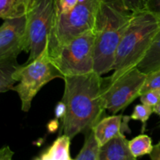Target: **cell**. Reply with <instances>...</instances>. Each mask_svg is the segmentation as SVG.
I'll return each instance as SVG.
<instances>
[{"instance_id": "cell-15", "label": "cell", "mask_w": 160, "mask_h": 160, "mask_svg": "<svg viewBox=\"0 0 160 160\" xmlns=\"http://www.w3.org/2000/svg\"><path fill=\"white\" fill-rule=\"evenodd\" d=\"M70 138L67 135L62 134L54 141L52 145L45 152L50 160H69L70 159Z\"/></svg>"}, {"instance_id": "cell-5", "label": "cell", "mask_w": 160, "mask_h": 160, "mask_svg": "<svg viewBox=\"0 0 160 160\" xmlns=\"http://www.w3.org/2000/svg\"><path fill=\"white\" fill-rule=\"evenodd\" d=\"M56 78L63 80L64 76L50 56L48 42L38 57L21 65L19 70V81L12 91L18 95L21 102L22 110L28 112L33 99L39 91Z\"/></svg>"}, {"instance_id": "cell-16", "label": "cell", "mask_w": 160, "mask_h": 160, "mask_svg": "<svg viewBox=\"0 0 160 160\" xmlns=\"http://www.w3.org/2000/svg\"><path fill=\"white\" fill-rule=\"evenodd\" d=\"M85 135L84 145L77 156L76 160H99L100 145L93 131L92 130Z\"/></svg>"}, {"instance_id": "cell-1", "label": "cell", "mask_w": 160, "mask_h": 160, "mask_svg": "<svg viewBox=\"0 0 160 160\" xmlns=\"http://www.w3.org/2000/svg\"><path fill=\"white\" fill-rule=\"evenodd\" d=\"M62 101L67 113L62 119L61 131L70 138L87 134L101 120L106 109L102 97L103 78L95 71L66 76Z\"/></svg>"}, {"instance_id": "cell-25", "label": "cell", "mask_w": 160, "mask_h": 160, "mask_svg": "<svg viewBox=\"0 0 160 160\" xmlns=\"http://www.w3.org/2000/svg\"><path fill=\"white\" fill-rule=\"evenodd\" d=\"M14 152L10 149L8 145L2 147L0 151V160H13L12 156H13Z\"/></svg>"}, {"instance_id": "cell-12", "label": "cell", "mask_w": 160, "mask_h": 160, "mask_svg": "<svg viewBox=\"0 0 160 160\" xmlns=\"http://www.w3.org/2000/svg\"><path fill=\"white\" fill-rule=\"evenodd\" d=\"M42 0H0V17L6 19L25 17Z\"/></svg>"}, {"instance_id": "cell-14", "label": "cell", "mask_w": 160, "mask_h": 160, "mask_svg": "<svg viewBox=\"0 0 160 160\" xmlns=\"http://www.w3.org/2000/svg\"><path fill=\"white\" fill-rule=\"evenodd\" d=\"M137 67L145 74L160 68V31Z\"/></svg>"}, {"instance_id": "cell-4", "label": "cell", "mask_w": 160, "mask_h": 160, "mask_svg": "<svg viewBox=\"0 0 160 160\" xmlns=\"http://www.w3.org/2000/svg\"><path fill=\"white\" fill-rule=\"evenodd\" d=\"M100 2L101 0H84L67 12H59L56 6L48 38L50 55L77 36L93 29Z\"/></svg>"}, {"instance_id": "cell-21", "label": "cell", "mask_w": 160, "mask_h": 160, "mask_svg": "<svg viewBox=\"0 0 160 160\" xmlns=\"http://www.w3.org/2000/svg\"><path fill=\"white\" fill-rule=\"evenodd\" d=\"M125 6L132 12L145 10L148 0H120Z\"/></svg>"}, {"instance_id": "cell-9", "label": "cell", "mask_w": 160, "mask_h": 160, "mask_svg": "<svg viewBox=\"0 0 160 160\" xmlns=\"http://www.w3.org/2000/svg\"><path fill=\"white\" fill-rule=\"evenodd\" d=\"M27 50V16L4 20L0 28V60L17 59Z\"/></svg>"}, {"instance_id": "cell-28", "label": "cell", "mask_w": 160, "mask_h": 160, "mask_svg": "<svg viewBox=\"0 0 160 160\" xmlns=\"http://www.w3.org/2000/svg\"><path fill=\"white\" fill-rule=\"evenodd\" d=\"M34 160H50L49 158H48V156H47L46 153L45 152H43L42 155H41L40 157H38L36 158Z\"/></svg>"}, {"instance_id": "cell-3", "label": "cell", "mask_w": 160, "mask_h": 160, "mask_svg": "<svg viewBox=\"0 0 160 160\" xmlns=\"http://www.w3.org/2000/svg\"><path fill=\"white\" fill-rule=\"evenodd\" d=\"M160 31V16L150 11L134 12L116 52L110 81L137 67Z\"/></svg>"}, {"instance_id": "cell-20", "label": "cell", "mask_w": 160, "mask_h": 160, "mask_svg": "<svg viewBox=\"0 0 160 160\" xmlns=\"http://www.w3.org/2000/svg\"><path fill=\"white\" fill-rule=\"evenodd\" d=\"M142 104L154 108L160 101V88L152 89L140 96Z\"/></svg>"}, {"instance_id": "cell-27", "label": "cell", "mask_w": 160, "mask_h": 160, "mask_svg": "<svg viewBox=\"0 0 160 160\" xmlns=\"http://www.w3.org/2000/svg\"><path fill=\"white\" fill-rule=\"evenodd\" d=\"M58 126H59V121L57 120H53L50 121L48 124V129L50 132H55L57 130Z\"/></svg>"}, {"instance_id": "cell-18", "label": "cell", "mask_w": 160, "mask_h": 160, "mask_svg": "<svg viewBox=\"0 0 160 160\" xmlns=\"http://www.w3.org/2000/svg\"><path fill=\"white\" fill-rule=\"evenodd\" d=\"M154 112L153 108L151 106H146V105L141 104L137 105L134 107L133 113L131 114L130 118L134 120H139L143 124H145L148 120L149 119L150 116Z\"/></svg>"}, {"instance_id": "cell-26", "label": "cell", "mask_w": 160, "mask_h": 160, "mask_svg": "<svg viewBox=\"0 0 160 160\" xmlns=\"http://www.w3.org/2000/svg\"><path fill=\"white\" fill-rule=\"evenodd\" d=\"M149 156L151 160H160V142L154 145L152 152Z\"/></svg>"}, {"instance_id": "cell-23", "label": "cell", "mask_w": 160, "mask_h": 160, "mask_svg": "<svg viewBox=\"0 0 160 160\" xmlns=\"http://www.w3.org/2000/svg\"><path fill=\"white\" fill-rule=\"evenodd\" d=\"M67 113V106L62 101L59 102L55 107L56 119H62Z\"/></svg>"}, {"instance_id": "cell-17", "label": "cell", "mask_w": 160, "mask_h": 160, "mask_svg": "<svg viewBox=\"0 0 160 160\" xmlns=\"http://www.w3.org/2000/svg\"><path fill=\"white\" fill-rule=\"evenodd\" d=\"M129 148L132 154L136 158H138L142 156L151 154L154 145H152L151 138L147 134H143L129 141Z\"/></svg>"}, {"instance_id": "cell-30", "label": "cell", "mask_w": 160, "mask_h": 160, "mask_svg": "<svg viewBox=\"0 0 160 160\" xmlns=\"http://www.w3.org/2000/svg\"><path fill=\"white\" fill-rule=\"evenodd\" d=\"M69 160H76V159H69Z\"/></svg>"}, {"instance_id": "cell-8", "label": "cell", "mask_w": 160, "mask_h": 160, "mask_svg": "<svg viewBox=\"0 0 160 160\" xmlns=\"http://www.w3.org/2000/svg\"><path fill=\"white\" fill-rule=\"evenodd\" d=\"M55 12L56 0H42L27 15V62L38 57L48 45Z\"/></svg>"}, {"instance_id": "cell-22", "label": "cell", "mask_w": 160, "mask_h": 160, "mask_svg": "<svg viewBox=\"0 0 160 160\" xmlns=\"http://www.w3.org/2000/svg\"><path fill=\"white\" fill-rule=\"evenodd\" d=\"M79 2V0H56V6L60 12L71 11Z\"/></svg>"}, {"instance_id": "cell-11", "label": "cell", "mask_w": 160, "mask_h": 160, "mask_svg": "<svg viewBox=\"0 0 160 160\" xmlns=\"http://www.w3.org/2000/svg\"><path fill=\"white\" fill-rule=\"evenodd\" d=\"M123 115H112L102 118L93 128L94 134L100 146L105 145L122 132Z\"/></svg>"}, {"instance_id": "cell-19", "label": "cell", "mask_w": 160, "mask_h": 160, "mask_svg": "<svg viewBox=\"0 0 160 160\" xmlns=\"http://www.w3.org/2000/svg\"><path fill=\"white\" fill-rule=\"evenodd\" d=\"M156 88H160V68L147 74L146 80L142 89V95L148 91Z\"/></svg>"}, {"instance_id": "cell-7", "label": "cell", "mask_w": 160, "mask_h": 160, "mask_svg": "<svg viewBox=\"0 0 160 160\" xmlns=\"http://www.w3.org/2000/svg\"><path fill=\"white\" fill-rule=\"evenodd\" d=\"M146 78L147 74L135 67L113 81L103 78L102 97L106 110L116 114L128 107L141 96Z\"/></svg>"}, {"instance_id": "cell-29", "label": "cell", "mask_w": 160, "mask_h": 160, "mask_svg": "<svg viewBox=\"0 0 160 160\" xmlns=\"http://www.w3.org/2000/svg\"><path fill=\"white\" fill-rule=\"evenodd\" d=\"M153 110H154L155 113L157 114V115L160 117V101L159 102V103L153 108Z\"/></svg>"}, {"instance_id": "cell-24", "label": "cell", "mask_w": 160, "mask_h": 160, "mask_svg": "<svg viewBox=\"0 0 160 160\" xmlns=\"http://www.w3.org/2000/svg\"><path fill=\"white\" fill-rule=\"evenodd\" d=\"M146 9L160 16V0H148Z\"/></svg>"}, {"instance_id": "cell-13", "label": "cell", "mask_w": 160, "mask_h": 160, "mask_svg": "<svg viewBox=\"0 0 160 160\" xmlns=\"http://www.w3.org/2000/svg\"><path fill=\"white\" fill-rule=\"evenodd\" d=\"M21 65L17 59L0 60V92L12 90L19 81V70Z\"/></svg>"}, {"instance_id": "cell-6", "label": "cell", "mask_w": 160, "mask_h": 160, "mask_svg": "<svg viewBox=\"0 0 160 160\" xmlns=\"http://www.w3.org/2000/svg\"><path fill=\"white\" fill-rule=\"evenodd\" d=\"M64 78L95 71V34L89 30L50 55Z\"/></svg>"}, {"instance_id": "cell-2", "label": "cell", "mask_w": 160, "mask_h": 160, "mask_svg": "<svg viewBox=\"0 0 160 160\" xmlns=\"http://www.w3.org/2000/svg\"><path fill=\"white\" fill-rule=\"evenodd\" d=\"M134 12L120 0H101L95 18V71L99 75L112 71L117 47Z\"/></svg>"}, {"instance_id": "cell-10", "label": "cell", "mask_w": 160, "mask_h": 160, "mask_svg": "<svg viewBox=\"0 0 160 160\" xmlns=\"http://www.w3.org/2000/svg\"><path fill=\"white\" fill-rule=\"evenodd\" d=\"M99 160H138L129 148V141L123 133L100 146Z\"/></svg>"}]
</instances>
